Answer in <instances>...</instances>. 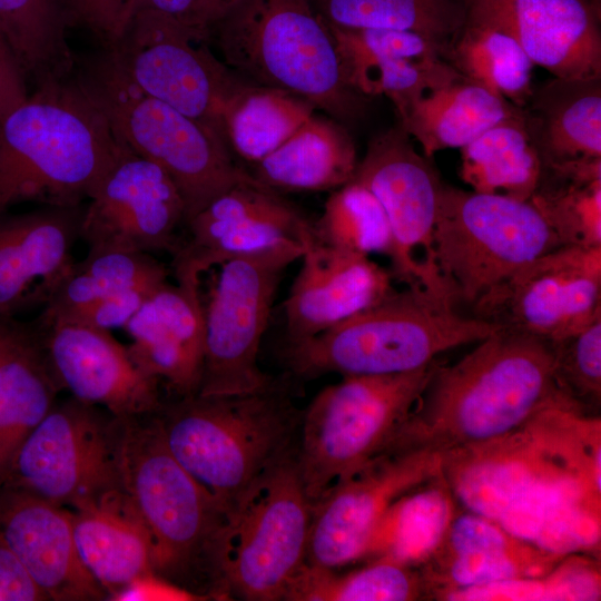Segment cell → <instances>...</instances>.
Here are the masks:
<instances>
[{
    "label": "cell",
    "mask_w": 601,
    "mask_h": 601,
    "mask_svg": "<svg viewBox=\"0 0 601 601\" xmlns=\"http://www.w3.org/2000/svg\"><path fill=\"white\" fill-rule=\"evenodd\" d=\"M563 395L551 343L497 328L453 365L436 364L386 451L424 447L443 454L485 443Z\"/></svg>",
    "instance_id": "1"
},
{
    "label": "cell",
    "mask_w": 601,
    "mask_h": 601,
    "mask_svg": "<svg viewBox=\"0 0 601 601\" xmlns=\"http://www.w3.org/2000/svg\"><path fill=\"white\" fill-rule=\"evenodd\" d=\"M130 151L77 78L40 82L0 121V214L27 200L80 206Z\"/></svg>",
    "instance_id": "2"
},
{
    "label": "cell",
    "mask_w": 601,
    "mask_h": 601,
    "mask_svg": "<svg viewBox=\"0 0 601 601\" xmlns=\"http://www.w3.org/2000/svg\"><path fill=\"white\" fill-rule=\"evenodd\" d=\"M120 480L147 531L152 571L203 600L228 599L231 514L174 457L154 414L122 418Z\"/></svg>",
    "instance_id": "3"
},
{
    "label": "cell",
    "mask_w": 601,
    "mask_h": 601,
    "mask_svg": "<svg viewBox=\"0 0 601 601\" xmlns=\"http://www.w3.org/2000/svg\"><path fill=\"white\" fill-rule=\"evenodd\" d=\"M441 475L455 502L493 521L533 494L600 505V424L554 402L502 437L443 453Z\"/></svg>",
    "instance_id": "4"
},
{
    "label": "cell",
    "mask_w": 601,
    "mask_h": 601,
    "mask_svg": "<svg viewBox=\"0 0 601 601\" xmlns=\"http://www.w3.org/2000/svg\"><path fill=\"white\" fill-rule=\"evenodd\" d=\"M303 410L288 382L236 395L180 396L154 413L174 457L233 514L253 483L294 450Z\"/></svg>",
    "instance_id": "5"
},
{
    "label": "cell",
    "mask_w": 601,
    "mask_h": 601,
    "mask_svg": "<svg viewBox=\"0 0 601 601\" xmlns=\"http://www.w3.org/2000/svg\"><path fill=\"white\" fill-rule=\"evenodd\" d=\"M223 62L246 81L286 91L341 124L371 98L348 82L335 38L309 0H238L209 30Z\"/></svg>",
    "instance_id": "6"
},
{
    "label": "cell",
    "mask_w": 601,
    "mask_h": 601,
    "mask_svg": "<svg viewBox=\"0 0 601 601\" xmlns=\"http://www.w3.org/2000/svg\"><path fill=\"white\" fill-rule=\"evenodd\" d=\"M499 327L461 314L422 287L395 289L380 303L311 338L288 343L293 374L390 375L414 372L449 349L477 343Z\"/></svg>",
    "instance_id": "7"
},
{
    "label": "cell",
    "mask_w": 601,
    "mask_h": 601,
    "mask_svg": "<svg viewBox=\"0 0 601 601\" xmlns=\"http://www.w3.org/2000/svg\"><path fill=\"white\" fill-rule=\"evenodd\" d=\"M77 79L117 137L170 176L185 203L186 224L234 186L257 183L234 160L219 130L145 93L108 48L90 59Z\"/></svg>",
    "instance_id": "8"
},
{
    "label": "cell",
    "mask_w": 601,
    "mask_h": 601,
    "mask_svg": "<svg viewBox=\"0 0 601 601\" xmlns=\"http://www.w3.org/2000/svg\"><path fill=\"white\" fill-rule=\"evenodd\" d=\"M436 364L401 374L342 376L315 395L303 410L296 449L313 505L385 452Z\"/></svg>",
    "instance_id": "9"
},
{
    "label": "cell",
    "mask_w": 601,
    "mask_h": 601,
    "mask_svg": "<svg viewBox=\"0 0 601 601\" xmlns=\"http://www.w3.org/2000/svg\"><path fill=\"white\" fill-rule=\"evenodd\" d=\"M562 246L530 200L443 184L433 233L434 262L457 307Z\"/></svg>",
    "instance_id": "10"
},
{
    "label": "cell",
    "mask_w": 601,
    "mask_h": 601,
    "mask_svg": "<svg viewBox=\"0 0 601 601\" xmlns=\"http://www.w3.org/2000/svg\"><path fill=\"white\" fill-rule=\"evenodd\" d=\"M297 446L268 467L231 515L225 579L228 595L283 600L305 564L313 518L298 470Z\"/></svg>",
    "instance_id": "11"
},
{
    "label": "cell",
    "mask_w": 601,
    "mask_h": 601,
    "mask_svg": "<svg viewBox=\"0 0 601 601\" xmlns=\"http://www.w3.org/2000/svg\"><path fill=\"white\" fill-rule=\"evenodd\" d=\"M305 245L283 244L223 263L204 305V364L200 395L259 391L275 377L258 365L262 338L288 266Z\"/></svg>",
    "instance_id": "12"
},
{
    "label": "cell",
    "mask_w": 601,
    "mask_h": 601,
    "mask_svg": "<svg viewBox=\"0 0 601 601\" xmlns=\"http://www.w3.org/2000/svg\"><path fill=\"white\" fill-rule=\"evenodd\" d=\"M122 418L75 397L56 404L19 450L6 485L73 510L122 490Z\"/></svg>",
    "instance_id": "13"
},
{
    "label": "cell",
    "mask_w": 601,
    "mask_h": 601,
    "mask_svg": "<svg viewBox=\"0 0 601 601\" xmlns=\"http://www.w3.org/2000/svg\"><path fill=\"white\" fill-rule=\"evenodd\" d=\"M190 28L166 13L140 8L106 46L145 93L206 122L224 136V115L246 81L198 45Z\"/></svg>",
    "instance_id": "14"
},
{
    "label": "cell",
    "mask_w": 601,
    "mask_h": 601,
    "mask_svg": "<svg viewBox=\"0 0 601 601\" xmlns=\"http://www.w3.org/2000/svg\"><path fill=\"white\" fill-rule=\"evenodd\" d=\"M472 316L554 342L601 318V247L562 245L484 294Z\"/></svg>",
    "instance_id": "15"
},
{
    "label": "cell",
    "mask_w": 601,
    "mask_h": 601,
    "mask_svg": "<svg viewBox=\"0 0 601 601\" xmlns=\"http://www.w3.org/2000/svg\"><path fill=\"white\" fill-rule=\"evenodd\" d=\"M353 180L373 193L387 216L397 249V263L391 270L393 277L406 286L439 295L430 275L437 288L451 297L433 253L444 183L430 158L417 152L412 137L398 121L371 139Z\"/></svg>",
    "instance_id": "16"
},
{
    "label": "cell",
    "mask_w": 601,
    "mask_h": 601,
    "mask_svg": "<svg viewBox=\"0 0 601 601\" xmlns=\"http://www.w3.org/2000/svg\"><path fill=\"white\" fill-rule=\"evenodd\" d=\"M441 464L442 454L424 447L376 456L313 505L305 563L336 569L365 556L388 509L439 476Z\"/></svg>",
    "instance_id": "17"
},
{
    "label": "cell",
    "mask_w": 601,
    "mask_h": 601,
    "mask_svg": "<svg viewBox=\"0 0 601 601\" xmlns=\"http://www.w3.org/2000/svg\"><path fill=\"white\" fill-rule=\"evenodd\" d=\"M82 207L80 239L88 250L173 254L186 226L183 196L170 176L132 151L102 178Z\"/></svg>",
    "instance_id": "18"
},
{
    "label": "cell",
    "mask_w": 601,
    "mask_h": 601,
    "mask_svg": "<svg viewBox=\"0 0 601 601\" xmlns=\"http://www.w3.org/2000/svg\"><path fill=\"white\" fill-rule=\"evenodd\" d=\"M188 236L173 255L175 279L200 276L238 256L314 239L313 221L259 183L236 185L186 224Z\"/></svg>",
    "instance_id": "19"
},
{
    "label": "cell",
    "mask_w": 601,
    "mask_h": 601,
    "mask_svg": "<svg viewBox=\"0 0 601 601\" xmlns=\"http://www.w3.org/2000/svg\"><path fill=\"white\" fill-rule=\"evenodd\" d=\"M32 323L59 386L72 397L121 418L160 408V381L144 372L110 331L60 321Z\"/></svg>",
    "instance_id": "20"
},
{
    "label": "cell",
    "mask_w": 601,
    "mask_h": 601,
    "mask_svg": "<svg viewBox=\"0 0 601 601\" xmlns=\"http://www.w3.org/2000/svg\"><path fill=\"white\" fill-rule=\"evenodd\" d=\"M563 558L464 509L455 510L441 541L418 569L427 599L447 600L471 588L542 577Z\"/></svg>",
    "instance_id": "21"
},
{
    "label": "cell",
    "mask_w": 601,
    "mask_h": 601,
    "mask_svg": "<svg viewBox=\"0 0 601 601\" xmlns=\"http://www.w3.org/2000/svg\"><path fill=\"white\" fill-rule=\"evenodd\" d=\"M299 259L300 267L284 302L288 343L318 335L396 289L392 273L370 256L315 238L305 245Z\"/></svg>",
    "instance_id": "22"
},
{
    "label": "cell",
    "mask_w": 601,
    "mask_h": 601,
    "mask_svg": "<svg viewBox=\"0 0 601 601\" xmlns=\"http://www.w3.org/2000/svg\"><path fill=\"white\" fill-rule=\"evenodd\" d=\"M0 538L49 600H107L78 553L72 511L23 489L1 486Z\"/></svg>",
    "instance_id": "23"
},
{
    "label": "cell",
    "mask_w": 601,
    "mask_h": 601,
    "mask_svg": "<svg viewBox=\"0 0 601 601\" xmlns=\"http://www.w3.org/2000/svg\"><path fill=\"white\" fill-rule=\"evenodd\" d=\"M81 214V205L0 214V318H16L27 306L46 302L73 263Z\"/></svg>",
    "instance_id": "24"
},
{
    "label": "cell",
    "mask_w": 601,
    "mask_h": 601,
    "mask_svg": "<svg viewBox=\"0 0 601 601\" xmlns=\"http://www.w3.org/2000/svg\"><path fill=\"white\" fill-rule=\"evenodd\" d=\"M199 285L167 280L124 326L132 361L179 397L197 394L201 382L205 325Z\"/></svg>",
    "instance_id": "25"
},
{
    "label": "cell",
    "mask_w": 601,
    "mask_h": 601,
    "mask_svg": "<svg viewBox=\"0 0 601 601\" xmlns=\"http://www.w3.org/2000/svg\"><path fill=\"white\" fill-rule=\"evenodd\" d=\"M328 27L348 82L371 99L386 96L397 107L453 69L446 60L449 46L431 37L406 30Z\"/></svg>",
    "instance_id": "26"
},
{
    "label": "cell",
    "mask_w": 601,
    "mask_h": 601,
    "mask_svg": "<svg viewBox=\"0 0 601 601\" xmlns=\"http://www.w3.org/2000/svg\"><path fill=\"white\" fill-rule=\"evenodd\" d=\"M494 1L534 66L556 78H601L600 0Z\"/></svg>",
    "instance_id": "27"
},
{
    "label": "cell",
    "mask_w": 601,
    "mask_h": 601,
    "mask_svg": "<svg viewBox=\"0 0 601 601\" xmlns=\"http://www.w3.org/2000/svg\"><path fill=\"white\" fill-rule=\"evenodd\" d=\"M398 122L432 158L440 150L463 148L520 109L455 69L395 107Z\"/></svg>",
    "instance_id": "28"
},
{
    "label": "cell",
    "mask_w": 601,
    "mask_h": 601,
    "mask_svg": "<svg viewBox=\"0 0 601 601\" xmlns=\"http://www.w3.org/2000/svg\"><path fill=\"white\" fill-rule=\"evenodd\" d=\"M519 109L542 167L601 158V78L552 77Z\"/></svg>",
    "instance_id": "29"
},
{
    "label": "cell",
    "mask_w": 601,
    "mask_h": 601,
    "mask_svg": "<svg viewBox=\"0 0 601 601\" xmlns=\"http://www.w3.org/2000/svg\"><path fill=\"white\" fill-rule=\"evenodd\" d=\"M446 59L464 77L521 108L531 95L534 65L494 0H469L465 21Z\"/></svg>",
    "instance_id": "30"
},
{
    "label": "cell",
    "mask_w": 601,
    "mask_h": 601,
    "mask_svg": "<svg viewBox=\"0 0 601 601\" xmlns=\"http://www.w3.org/2000/svg\"><path fill=\"white\" fill-rule=\"evenodd\" d=\"M72 525L78 553L107 600L152 571L147 531L122 490L73 510Z\"/></svg>",
    "instance_id": "31"
},
{
    "label": "cell",
    "mask_w": 601,
    "mask_h": 601,
    "mask_svg": "<svg viewBox=\"0 0 601 601\" xmlns=\"http://www.w3.org/2000/svg\"><path fill=\"white\" fill-rule=\"evenodd\" d=\"M357 165L356 148L345 126L314 114L249 173L274 191H324L352 181Z\"/></svg>",
    "instance_id": "32"
},
{
    "label": "cell",
    "mask_w": 601,
    "mask_h": 601,
    "mask_svg": "<svg viewBox=\"0 0 601 601\" xmlns=\"http://www.w3.org/2000/svg\"><path fill=\"white\" fill-rule=\"evenodd\" d=\"M61 390L32 322L0 362V487L16 456Z\"/></svg>",
    "instance_id": "33"
},
{
    "label": "cell",
    "mask_w": 601,
    "mask_h": 601,
    "mask_svg": "<svg viewBox=\"0 0 601 601\" xmlns=\"http://www.w3.org/2000/svg\"><path fill=\"white\" fill-rule=\"evenodd\" d=\"M168 276V268L150 254L88 250L82 260H73L56 282L37 318L60 321L118 293L161 285Z\"/></svg>",
    "instance_id": "34"
},
{
    "label": "cell",
    "mask_w": 601,
    "mask_h": 601,
    "mask_svg": "<svg viewBox=\"0 0 601 601\" xmlns=\"http://www.w3.org/2000/svg\"><path fill=\"white\" fill-rule=\"evenodd\" d=\"M461 178L472 190L529 200L542 171L521 114L509 117L461 148Z\"/></svg>",
    "instance_id": "35"
},
{
    "label": "cell",
    "mask_w": 601,
    "mask_h": 601,
    "mask_svg": "<svg viewBox=\"0 0 601 601\" xmlns=\"http://www.w3.org/2000/svg\"><path fill=\"white\" fill-rule=\"evenodd\" d=\"M529 200L562 245L601 247V158L542 167Z\"/></svg>",
    "instance_id": "36"
},
{
    "label": "cell",
    "mask_w": 601,
    "mask_h": 601,
    "mask_svg": "<svg viewBox=\"0 0 601 601\" xmlns=\"http://www.w3.org/2000/svg\"><path fill=\"white\" fill-rule=\"evenodd\" d=\"M455 500L442 475L401 496L375 530L367 553L418 566L441 541Z\"/></svg>",
    "instance_id": "37"
},
{
    "label": "cell",
    "mask_w": 601,
    "mask_h": 601,
    "mask_svg": "<svg viewBox=\"0 0 601 601\" xmlns=\"http://www.w3.org/2000/svg\"><path fill=\"white\" fill-rule=\"evenodd\" d=\"M427 599L418 566L378 556L368 564L336 573L306 563L289 581L283 600L412 601Z\"/></svg>",
    "instance_id": "38"
},
{
    "label": "cell",
    "mask_w": 601,
    "mask_h": 601,
    "mask_svg": "<svg viewBox=\"0 0 601 601\" xmlns=\"http://www.w3.org/2000/svg\"><path fill=\"white\" fill-rule=\"evenodd\" d=\"M308 101L286 91L248 83L224 115L230 149L256 164L285 142L314 114Z\"/></svg>",
    "instance_id": "39"
},
{
    "label": "cell",
    "mask_w": 601,
    "mask_h": 601,
    "mask_svg": "<svg viewBox=\"0 0 601 601\" xmlns=\"http://www.w3.org/2000/svg\"><path fill=\"white\" fill-rule=\"evenodd\" d=\"M69 21L65 0H0V29L22 69L39 82L68 77L73 68Z\"/></svg>",
    "instance_id": "40"
},
{
    "label": "cell",
    "mask_w": 601,
    "mask_h": 601,
    "mask_svg": "<svg viewBox=\"0 0 601 601\" xmlns=\"http://www.w3.org/2000/svg\"><path fill=\"white\" fill-rule=\"evenodd\" d=\"M313 226L319 243L366 256L383 255L392 269L397 263L395 240L382 205L355 180L331 194Z\"/></svg>",
    "instance_id": "41"
},
{
    "label": "cell",
    "mask_w": 601,
    "mask_h": 601,
    "mask_svg": "<svg viewBox=\"0 0 601 601\" xmlns=\"http://www.w3.org/2000/svg\"><path fill=\"white\" fill-rule=\"evenodd\" d=\"M599 597L600 571L597 562L575 553L564 556L542 577L466 589L451 594L449 600H597Z\"/></svg>",
    "instance_id": "42"
},
{
    "label": "cell",
    "mask_w": 601,
    "mask_h": 601,
    "mask_svg": "<svg viewBox=\"0 0 601 601\" xmlns=\"http://www.w3.org/2000/svg\"><path fill=\"white\" fill-rule=\"evenodd\" d=\"M319 14L343 29L414 31L445 45L461 27L407 0H318Z\"/></svg>",
    "instance_id": "43"
},
{
    "label": "cell",
    "mask_w": 601,
    "mask_h": 601,
    "mask_svg": "<svg viewBox=\"0 0 601 601\" xmlns=\"http://www.w3.org/2000/svg\"><path fill=\"white\" fill-rule=\"evenodd\" d=\"M559 390L587 412L601 395V318L585 328L550 342Z\"/></svg>",
    "instance_id": "44"
},
{
    "label": "cell",
    "mask_w": 601,
    "mask_h": 601,
    "mask_svg": "<svg viewBox=\"0 0 601 601\" xmlns=\"http://www.w3.org/2000/svg\"><path fill=\"white\" fill-rule=\"evenodd\" d=\"M161 285L139 286L118 293L90 304L60 322L77 323L110 332L118 327L124 328L145 300Z\"/></svg>",
    "instance_id": "45"
},
{
    "label": "cell",
    "mask_w": 601,
    "mask_h": 601,
    "mask_svg": "<svg viewBox=\"0 0 601 601\" xmlns=\"http://www.w3.org/2000/svg\"><path fill=\"white\" fill-rule=\"evenodd\" d=\"M70 21L81 23L106 46L120 36L132 14V0H65Z\"/></svg>",
    "instance_id": "46"
},
{
    "label": "cell",
    "mask_w": 601,
    "mask_h": 601,
    "mask_svg": "<svg viewBox=\"0 0 601 601\" xmlns=\"http://www.w3.org/2000/svg\"><path fill=\"white\" fill-rule=\"evenodd\" d=\"M48 595L0 538V601H45Z\"/></svg>",
    "instance_id": "47"
},
{
    "label": "cell",
    "mask_w": 601,
    "mask_h": 601,
    "mask_svg": "<svg viewBox=\"0 0 601 601\" xmlns=\"http://www.w3.org/2000/svg\"><path fill=\"white\" fill-rule=\"evenodd\" d=\"M23 71L12 47L0 29V121L23 104L29 96Z\"/></svg>",
    "instance_id": "48"
},
{
    "label": "cell",
    "mask_w": 601,
    "mask_h": 601,
    "mask_svg": "<svg viewBox=\"0 0 601 601\" xmlns=\"http://www.w3.org/2000/svg\"><path fill=\"white\" fill-rule=\"evenodd\" d=\"M112 601L203 600L155 572L145 573L109 597Z\"/></svg>",
    "instance_id": "49"
},
{
    "label": "cell",
    "mask_w": 601,
    "mask_h": 601,
    "mask_svg": "<svg viewBox=\"0 0 601 601\" xmlns=\"http://www.w3.org/2000/svg\"><path fill=\"white\" fill-rule=\"evenodd\" d=\"M238 0H195L190 27L201 39L206 40L210 28Z\"/></svg>",
    "instance_id": "50"
},
{
    "label": "cell",
    "mask_w": 601,
    "mask_h": 601,
    "mask_svg": "<svg viewBox=\"0 0 601 601\" xmlns=\"http://www.w3.org/2000/svg\"><path fill=\"white\" fill-rule=\"evenodd\" d=\"M194 3L195 0H132V13L140 8L152 9L171 16L191 29Z\"/></svg>",
    "instance_id": "51"
},
{
    "label": "cell",
    "mask_w": 601,
    "mask_h": 601,
    "mask_svg": "<svg viewBox=\"0 0 601 601\" xmlns=\"http://www.w3.org/2000/svg\"><path fill=\"white\" fill-rule=\"evenodd\" d=\"M432 11L454 24L462 27L469 8V0H407Z\"/></svg>",
    "instance_id": "52"
},
{
    "label": "cell",
    "mask_w": 601,
    "mask_h": 601,
    "mask_svg": "<svg viewBox=\"0 0 601 601\" xmlns=\"http://www.w3.org/2000/svg\"><path fill=\"white\" fill-rule=\"evenodd\" d=\"M28 327L29 323L17 318H0V362L23 337Z\"/></svg>",
    "instance_id": "53"
}]
</instances>
